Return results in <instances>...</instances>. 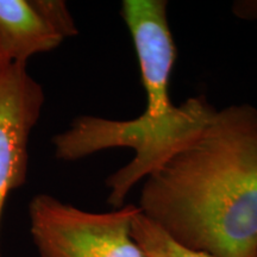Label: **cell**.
<instances>
[{
    "label": "cell",
    "mask_w": 257,
    "mask_h": 257,
    "mask_svg": "<svg viewBox=\"0 0 257 257\" xmlns=\"http://www.w3.org/2000/svg\"><path fill=\"white\" fill-rule=\"evenodd\" d=\"M239 16L248 19L257 18V2L242 3V11H239Z\"/></svg>",
    "instance_id": "obj_8"
},
{
    "label": "cell",
    "mask_w": 257,
    "mask_h": 257,
    "mask_svg": "<svg viewBox=\"0 0 257 257\" xmlns=\"http://www.w3.org/2000/svg\"><path fill=\"white\" fill-rule=\"evenodd\" d=\"M138 212L128 204L95 213L37 194L29 204L30 232L40 257H144L133 237Z\"/></svg>",
    "instance_id": "obj_3"
},
{
    "label": "cell",
    "mask_w": 257,
    "mask_h": 257,
    "mask_svg": "<svg viewBox=\"0 0 257 257\" xmlns=\"http://www.w3.org/2000/svg\"><path fill=\"white\" fill-rule=\"evenodd\" d=\"M217 108L202 95L192 96L165 114L143 111L133 119L80 115L51 140L57 160L78 161L110 149L128 148L134 157L106 179L107 201L119 208L128 193L202 134Z\"/></svg>",
    "instance_id": "obj_2"
},
{
    "label": "cell",
    "mask_w": 257,
    "mask_h": 257,
    "mask_svg": "<svg viewBox=\"0 0 257 257\" xmlns=\"http://www.w3.org/2000/svg\"><path fill=\"white\" fill-rule=\"evenodd\" d=\"M121 17L138 61L148 113L165 114L175 107L169 83L176 62V44L166 0H124Z\"/></svg>",
    "instance_id": "obj_5"
},
{
    "label": "cell",
    "mask_w": 257,
    "mask_h": 257,
    "mask_svg": "<svg viewBox=\"0 0 257 257\" xmlns=\"http://www.w3.org/2000/svg\"><path fill=\"white\" fill-rule=\"evenodd\" d=\"M140 210L189 248L257 252V108L217 110L202 134L144 180Z\"/></svg>",
    "instance_id": "obj_1"
},
{
    "label": "cell",
    "mask_w": 257,
    "mask_h": 257,
    "mask_svg": "<svg viewBox=\"0 0 257 257\" xmlns=\"http://www.w3.org/2000/svg\"><path fill=\"white\" fill-rule=\"evenodd\" d=\"M255 257H257V252H256V255H255Z\"/></svg>",
    "instance_id": "obj_10"
},
{
    "label": "cell",
    "mask_w": 257,
    "mask_h": 257,
    "mask_svg": "<svg viewBox=\"0 0 257 257\" xmlns=\"http://www.w3.org/2000/svg\"><path fill=\"white\" fill-rule=\"evenodd\" d=\"M133 237L144 257H217L178 242L141 210L134 219Z\"/></svg>",
    "instance_id": "obj_7"
},
{
    "label": "cell",
    "mask_w": 257,
    "mask_h": 257,
    "mask_svg": "<svg viewBox=\"0 0 257 257\" xmlns=\"http://www.w3.org/2000/svg\"><path fill=\"white\" fill-rule=\"evenodd\" d=\"M12 62L9 60V57L5 55V53L3 51L2 47H0V78L4 75L6 70H8L10 67H11Z\"/></svg>",
    "instance_id": "obj_9"
},
{
    "label": "cell",
    "mask_w": 257,
    "mask_h": 257,
    "mask_svg": "<svg viewBox=\"0 0 257 257\" xmlns=\"http://www.w3.org/2000/svg\"><path fill=\"white\" fill-rule=\"evenodd\" d=\"M63 41L34 0H0V47L12 63L27 64Z\"/></svg>",
    "instance_id": "obj_6"
},
{
    "label": "cell",
    "mask_w": 257,
    "mask_h": 257,
    "mask_svg": "<svg viewBox=\"0 0 257 257\" xmlns=\"http://www.w3.org/2000/svg\"><path fill=\"white\" fill-rule=\"evenodd\" d=\"M44 101L43 87L27 64L12 63L0 78V223L6 198L27 181L29 142Z\"/></svg>",
    "instance_id": "obj_4"
}]
</instances>
